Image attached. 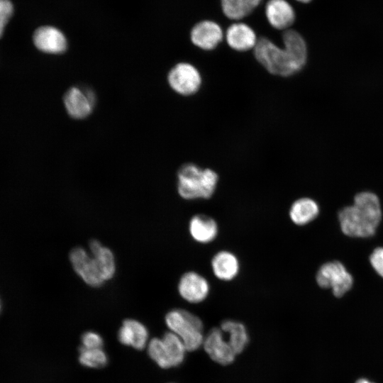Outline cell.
<instances>
[{"label": "cell", "instance_id": "obj_2", "mask_svg": "<svg viewBox=\"0 0 383 383\" xmlns=\"http://www.w3.org/2000/svg\"><path fill=\"white\" fill-rule=\"evenodd\" d=\"M342 233L350 238H367L376 233L382 219V209L378 196L372 192L356 194L351 205L338 213Z\"/></svg>", "mask_w": 383, "mask_h": 383}, {"label": "cell", "instance_id": "obj_4", "mask_svg": "<svg viewBox=\"0 0 383 383\" xmlns=\"http://www.w3.org/2000/svg\"><path fill=\"white\" fill-rule=\"evenodd\" d=\"M165 323L170 331L182 341L187 351H194L204 343L202 321L192 312L174 309L165 316Z\"/></svg>", "mask_w": 383, "mask_h": 383}, {"label": "cell", "instance_id": "obj_18", "mask_svg": "<svg viewBox=\"0 0 383 383\" xmlns=\"http://www.w3.org/2000/svg\"><path fill=\"white\" fill-rule=\"evenodd\" d=\"M148 338L146 327L134 319L124 320L118 333V338L121 344L137 350H143L145 347Z\"/></svg>", "mask_w": 383, "mask_h": 383}, {"label": "cell", "instance_id": "obj_6", "mask_svg": "<svg viewBox=\"0 0 383 383\" xmlns=\"http://www.w3.org/2000/svg\"><path fill=\"white\" fill-rule=\"evenodd\" d=\"M167 82L172 90L182 97H191L201 89L203 83L199 70L192 63H176L167 74Z\"/></svg>", "mask_w": 383, "mask_h": 383}, {"label": "cell", "instance_id": "obj_23", "mask_svg": "<svg viewBox=\"0 0 383 383\" xmlns=\"http://www.w3.org/2000/svg\"><path fill=\"white\" fill-rule=\"evenodd\" d=\"M79 362L87 367L99 368L107 363V357L101 348H79Z\"/></svg>", "mask_w": 383, "mask_h": 383}, {"label": "cell", "instance_id": "obj_3", "mask_svg": "<svg viewBox=\"0 0 383 383\" xmlns=\"http://www.w3.org/2000/svg\"><path fill=\"white\" fill-rule=\"evenodd\" d=\"M220 175L211 167L192 162L182 163L177 172V190L185 200H208L218 189Z\"/></svg>", "mask_w": 383, "mask_h": 383}, {"label": "cell", "instance_id": "obj_12", "mask_svg": "<svg viewBox=\"0 0 383 383\" xmlns=\"http://www.w3.org/2000/svg\"><path fill=\"white\" fill-rule=\"evenodd\" d=\"M64 104L71 117L76 119L84 118L93 110L94 96L88 89L73 87L66 91L64 96Z\"/></svg>", "mask_w": 383, "mask_h": 383}, {"label": "cell", "instance_id": "obj_14", "mask_svg": "<svg viewBox=\"0 0 383 383\" xmlns=\"http://www.w3.org/2000/svg\"><path fill=\"white\" fill-rule=\"evenodd\" d=\"M188 230L191 238L195 242L203 245L213 242L219 233L217 221L204 213H197L192 216Z\"/></svg>", "mask_w": 383, "mask_h": 383}, {"label": "cell", "instance_id": "obj_27", "mask_svg": "<svg viewBox=\"0 0 383 383\" xmlns=\"http://www.w3.org/2000/svg\"><path fill=\"white\" fill-rule=\"evenodd\" d=\"M82 343L84 348H101L103 340L96 333L88 331L82 336Z\"/></svg>", "mask_w": 383, "mask_h": 383}, {"label": "cell", "instance_id": "obj_17", "mask_svg": "<svg viewBox=\"0 0 383 383\" xmlns=\"http://www.w3.org/2000/svg\"><path fill=\"white\" fill-rule=\"evenodd\" d=\"M289 218L296 226H304L313 221L320 213L317 201L309 196L294 200L289 209Z\"/></svg>", "mask_w": 383, "mask_h": 383}, {"label": "cell", "instance_id": "obj_10", "mask_svg": "<svg viewBox=\"0 0 383 383\" xmlns=\"http://www.w3.org/2000/svg\"><path fill=\"white\" fill-rule=\"evenodd\" d=\"M204 348L214 362L228 365L231 364L236 354L220 328H213L204 339Z\"/></svg>", "mask_w": 383, "mask_h": 383}, {"label": "cell", "instance_id": "obj_22", "mask_svg": "<svg viewBox=\"0 0 383 383\" xmlns=\"http://www.w3.org/2000/svg\"><path fill=\"white\" fill-rule=\"evenodd\" d=\"M162 340L171 367L179 365L184 360L187 351L182 340L173 332H166Z\"/></svg>", "mask_w": 383, "mask_h": 383}, {"label": "cell", "instance_id": "obj_21", "mask_svg": "<svg viewBox=\"0 0 383 383\" xmlns=\"http://www.w3.org/2000/svg\"><path fill=\"white\" fill-rule=\"evenodd\" d=\"M262 0H221L223 13L230 19L239 20L249 15Z\"/></svg>", "mask_w": 383, "mask_h": 383}, {"label": "cell", "instance_id": "obj_11", "mask_svg": "<svg viewBox=\"0 0 383 383\" xmlns=\"http://www.w3.org/2000/svg\"><path fill=\"white\" fill-rule=\"evenodd\" d=\"M224 36L227 46L240 53L252 52L258 40L255 30L241 22L230 25Z\"/></svg>", "mask_w": 383, "mask_h": 383}, {"label": "cell", "instance_id": "obj_28", "mask_svg": "<svg viewBox=\"0 0 383 383\" xmlns=\"http://www.w3.org/2000/svg\"><path fill=\"white\" fill-rule=\"evenodd\" d=\"M355 383H374L366 379H360Z\"/></svg>", "mask_w": 383, "mask_h": 383}, {"label": "cell", "instance_id": "obj_24", "mask_svg": "<svg viewBox=\"0 0 383 383\" xmlns=\"http://www.w3.org/2000/svg\"><path fill=\"white\" fill-rule=\"evenodd\" d=\"M148 353L150 358L161 368L168 369L172 367L162 338H153L151 339L148 345Z\"/></svg>", "mask_w": 383, "mask_h": 383}, {"label": "cell", "instance_id": "obj_20", "mask_svg": "<svg viewBox=\"0 0 383 383\" xmlns=\"http://www.w3.org/2000/svg\"><path fill=\"white\" fill-rule=\"evenodd\" d=\"M91 254L99 261L106 281L111 279L116 272V261L112 251L95 239L89 241Z\"/></svg>", "mask_w": 383, "mask_h": 383}, {"label": "cell", "instance_id": "obj_30", "mask_svg": "<svg viewBox=\"0 0 383 383\" xmlns=\"http://www.w3.org/2000/svg\"><path fill=\"white\" fill-rule=\"evenodd\" d=\"M0 309H1V305H0Z\"/></svg>", "mask_w": 383, "mask_h": 383}, {"label": "cell", "instance_id": "obj_19", "mask_svg": "<svg viewBox=\"0 0 383 383\" xmlns=\"http://www.w3.org/2000/svg\"><path fill=\"white\" fill-rule=\"evenodd\" d=\"M220 328L228 338V341L236 355L241 353L248 343V334L245 326L240 321L226 319Z\"/></svg>", "mask_w": 383, "mask_h": 383}, {"label": "cell", "instance_id": "obj_25", "mask_svg": "<svg viewBox=\"0 0 383 383\" xmlns=\"http://www.w3.org/2000/svg\"><path fill=\"white\" fill-rule=\"evenodd\" d=\"M369 261L374 272L383 279V247L374 248L370 255Z\"/></svg>", "mask_w": 383, "mask_h": 383}, {"label": "cell", "instance_id": "obj_15", "mask_svg": "<svg viewBox=\"0 0 383 383\" xmlns=\"http://www.w3.org/2000/svg\"><path fill=\"white\" fill-rule=\"evenodd\" d=\"M265 15L272 27L285 30L295 20V12L286 0H269L265 6Z\"/></svg>", "mask_w": 383, "mask_h": 383}, {"label": "cell", "instance_id": "obj_29", "mask_svg": "<svg viewBox=\"0 0 383 383\" xmlns=\"http://www.w3.org/2000/svg\"><path fill=\"white\" fill-rule=\"evenodd\" d=\"M299 2H301V3H309L310 2L311 0H296Z\"/></svg>", "mask_w": 383, "mask_h": 383}, {"label": "cell", "instance_id": "obj_9", "mask_svg": "<svg viewBox=\"0 0 383 383\" xmlns=\"http://www.w3.org/2000/svg\"><path fill=\"white\" fill-rule=\"evenodd\" d=\"M224 38L221 27L214 21L205 20L195 24L190 32L192 43L199 50L211 52L217 49Z\"/></svg>", "mask_w": 383, "mask_h": 383}, {"label": "cell", "instance_id": "obj_1", "mask_svg": "<svg viewBox=\"0 0 383 383\" xmlns=\"http://www.w3.org/2000/svg\"><path fill=\"white\" fill-rule=\"evenodd\" d=\"M282 45L265 36L258 38L252 51L259 63L269 74L288 78L301 72L309 60V50L304 37L289 28L281 36Z\"/></svg>", "mask_w": 383, "mask_h": 383}, {"label": "cell", "instance_id": "obj_16", "mask_svg": "<svg viewBox=\"0 0 383 383\" xmlns=\"http://www.w3.org/2000/svg\"><path fill=\"white\" fill-rule=\"evenodd\" d=\"M33 42L38 49L47 53L58 54L67 48V40L63 33L52 26L38 28L33 35Z\"/></svg>", "mask_w": 383, "mask_h": 383}, {"label": "cell", "instance_id": "obj_13", "mask_svg": "<svg viewBox=\"0 0 383 383\" xmlns=\"http://www.w3.org/2000/svg\"><path fill=\"white\" fill-rule=\"evenodd\" d=\"M211 269L214 277L222 282L234 280L240 271V262L232 251L221 250L211 259Z\"/></svg>", "mask_w": 383, "mask_h": 383}, {"label": "cell", "instance_id": "obj_26", "mask_svg": "<svg viewBox=\"0 0 383 383\" xmlns=\"http://www.w3.org/2000/svg\"><path fill=\"white\" fill-rule=\"evenodd\" d=\"M13 5L9 0H0V38L4 29L13 14Z\"/></svg>", "mask_w": 383, "mask_h": 383}, {"label": "cell", "instance_id": "obj_8", "mask_svg": "<svg viewBox=\"0 0 383 383\" xmlns=\"http://www.w3.org/2000/svg\"><path fill=\"white\" fill-rule=\"evenodd\" d=\"M177 289L179 296L191 304H199L205 301L211 292L209 280L196 271L184 272L179 278Z\"/></svg>", "mask_w": 383, "mask_h": 383}, {"label": "cell", "instance_id": "obj_7", "mask_svg": "<svg viewBox=\"0 0 383 383\" xmlns=\"http://www.w3.org/2000/svg\"><path fill=\"white\" fill-rule=\"evenodd\" d=\"M70 260L75 272L88 285L101 286L106 281L98 260L82 247H76L70 252Z\"/></svg>", "mask_w": 383, "mask_h": 383}, {"label": "cell", "instance_id": "obj_5", "mask_svg": "<svg viewBox=\"0 0 383 383\" xmlns=\"http://www.w3.org/2000/svg\"><path fill=\"white\" fill-rule=\"evenodd\" d=\"M315 279L320 288L331 289L337 298L343 296L354 284L353 275L338 260L323 263L316 273Z\"/></svg>", "mask_w": 383, "mask_h": 383}]
</instances>
